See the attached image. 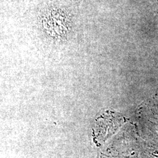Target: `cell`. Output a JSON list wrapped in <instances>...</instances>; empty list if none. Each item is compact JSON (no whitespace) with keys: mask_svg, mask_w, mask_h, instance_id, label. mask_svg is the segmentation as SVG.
I'll return each mask as SVG.
<instances>
[{"mask_svg":"<svg viewBox=\"0 0 158 158\" xmlns=\"http://www.w3.org/2000/svg\"><path fill=\"white\" fill-rule=\"evenodd\" d=\"M152 2V4L155 6V8L156 10V11L158 13V0H151Z\"/></svg>","mask_w":158,"mask_h":158,"instance_id":"2","label":"cell"},{"mask_svg":"<svg viewBox=\"0 0 158 158\" xmlns=\"http://www.w3.org/2000/svg\"><path fill=\"white\" fill-rule=\"evenodd\" d=\"M73 12L66 6L52 4L41 12L40 23L46 36L57 43L68 41L74 31Z\"/></svg>","mask_w":158,"mask_h":158,"instance_id":"1","label":"cell"}]
</instances>
